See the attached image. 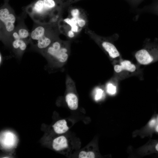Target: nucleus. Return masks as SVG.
<instances>
[{
  "label": "nucleus",
  "instance_id": "1",
  "mask_svg": "<svg viewBox=\"0 0 158 158\" xmlns=\"http://www.w3.org/2000/svg\"><path fill=\"white\" fill-rule=\"evenodd\" d=\"M60 32L58 25L35 23L30 34L32 48L41 54L59 37Z\"/></svg>",
  "mask_w": 158,
  "mask_h": 158
},
{
  "label": "nucleus",
  "instance_id": "2",
  "mask_svg": "<svg viewBox=\"0 0 158 158\" xmlns=\"http://www.w3.org/2000/svg\"><path fill=\"white\" fill-rule=\"evenodd\" d=\"M64 8L60 0H36L25 7L24 11L35 23H49L54 13Z\"/></svg>",
  "mask_w": 158,
  "mask_h": 158
},
{
  "label": "nucleus",
  "instance_id": "3",
  "mask_svg": "<svg viewBox=\"0 0 158 158\" xmlns=\"http://www.w3.org/2000/svg\"><path fill=\"white\" fill-rule=\"evenodd\" d=\"M69 44L59 37L41 53L46 59L50 68L62 66L67 61L69 55Z\"/></svg>",
  "mask_w": 158,
  "mask_h": 158
},
{
  "label": "nucleus",
  "instance_id": "4",
  "mask_svg": "<svg viewBox=\"0 0 158 158\" xmlns=\"http://www.w3.org/2000/svg\"><path fill=\"white\" fill-rule=\"evenodd\" d=\"M18 20L13 9L5 2L0 8V39L3 42L14 30Z\"/></svg>",
  "mask_w": 158,
  "mask_h": 158
},
{
  "label": "nucleus",
  "instance_id": "5",
  "mask_svg": "<svg viewBox=\"0 0 158 158\" xmlns=\"http://www.w3.org/2000/svg\"><path fill=\"white\" fill-rule=\"evenodd\" d=\"M4 43L10 49L16 58L20 59L30 42L23 39L18 38L8 39Z\"/></svg>",
  "mask_w": 158,
  "mask_h": 158
},
{
  "label": "nucleus",
  "instance_id": "6",
  "mask_svg": "<svg viewBox=\"0 0 158 158\" xmlns=\"http://www.w3.org/2000/svg\"><path fill=\"white\" fill-rule=\"evenodd\" d=\"M16 141L15 135L10 131L4 132L1 135V144L4 148L10 149L12 147L15 145Z\"/></svg>",
  "mask_w": 158,
  "mask_h": 158
},
{
  "label": "nucleus",
  "instance_id": "7",
  "mask_svg": "<svg viewBox=\"0 0 158 158\" xmlns=\"http://www.w3.org/2000/svg\"><path fill=\"white\" fill-rule=\"evenodd\" d=\"M135 56L138 61L140 63L146 65L151 63L153 60V57L146 50H140L135 54Z\"/></svg>",
  "mask_w": 158,
  "mask_h": 158
},
{
  "label": "nucleus",
  "instance_id": "8",
  "mask_svg": "<svg viewBox=\"0 0 158 158\" xmlns=\"http://www.w3.org/2000/svg\"><path fill=\"white\" fill-rule=\"evenodd\" d=\"M102 45L103 48L107 52L109 56L112 58H115L119 56L120 54L115 46L107 41H102Z\"/></svg>",
  "mask_w": 158,
  "mask_h": 158
},
{
  "label": "nucleus",
  "instance_id": "9",
  "mask_svg": "<svg viewBox=\"0 0 158 158\" xmlns=\"http://www.w3.org/2000/svg\"><path fill=\"white\" fill-rule=\"evenodd\" d=\"M68 147L67 141L64 136H59L53 141L52 147L56 151H59L66 148Z\"/></svg>",
  "mask_w": 158,
  "mask_h": 158
},
{
  "label": "nucleus",
  "instance_id": "10",
  "mask_svg": "<svg viewBox=\"0 0 158 158\" xmlns=\"http://www.w3.org/2000/svg\"><path fill=\"white\" fill-rule=\"evenodd\" d=\"M65 100L70 109L75 110L78 108V99L75 94L71 92L68 93L66 96Z\"/></svg>",
  "mask_w": 158,
  "mask_h": 158
},
{
  "label": "nucleus",
  "instance_id": "11",
  "mask_svg": "<svg viewBox=\"0 0 158 158\" xmlns=\"http://www.w3.org/2000/svg\"><path fill=\"white\" fill-rule=\"evenodd\" d=\"M136 69L135 66L131 63L129 61L125 60L121 63V65H116L114 66V71L119 73L123 70H125L131 72L134 71Z\"/></svg>",
  "mask_w": 158,
  "mask_h": 158
},
{
  "label": "nucleus",
  "instance_id": "12",
  "mask_svg": "<svg viewBox=\"0 0 158 158\" xmlns=\"http://www.w3.org/2000/svg\"><path fill=\"white\" fill-rule=\"evenodd\" d=\"M52 126L55 133L59 134L65 133L69 129L66 122L64 119L58 121Z\"/></svg>",
  "mask_w": 158,
  "mask_h": 158
},
{
  "label": "nucleus",
  "instance_id": "13",
  "mask_svg": "<svg viewBox=\"0 0 158 158\" xmlns=\"http://www.w3.org/2000/svg\"><path fill=\"white\" fill-rule=\"evenodd\" d=\"M68 10L71 16L72 17L78 18L80 17V14L82 11V9L77 7H68Z\"/></svg>",
  "mask_w": 158,
  "mask_h": 158
},
{
  "label": "nucleus",
  "instance_id": "14",
  "mask_svg": "<svg viewBox=\"0 0 158 158\" xmlns=\"http://www.w3.org/2000/svg\"><path fill=\"white\" fill-rule=\"evenodd\" d=\"M79 157L80 158H94L95 155L94 153L92 152H86L82 151L79 154Z\"/></svg>",
  "mask_w": 158,
  "mask_h": 158
},
{
  "label": "nucleus",
  "instance_id": "15",
  "mask_svg": "<svg viewBox=\"0 0 158 158\" xmlns=\"http://www.w3.org/2000/svg\"><path fill=\"white\" fill-rule=\"evenodd\" d=\"M107 91L110 95H114L116 92V87L111 83H108L107 86Z\"/></svg>",
  "mask_w": 158,
  "mask_h": 158
},
{
  "label": "nucleus",
  "instance_id": "16",
  "mask_svg": "<svg viewBox=\"0 0 158 158\" xmlns=\"http://www.w3.org/2000/svg\"><path fill=\"white\" fill-rule=\"evenodd\" d=\"M95 92V98L96 101H98L102 97L104 94V91L102 89L99 88L96 89Z\"/></svg>",
  "mask_w": 158,
  "mask_h": 158
},
{
  "label": "nucleus",
  "instance_id": "17",
  "mask_svg": "<svg viewBox=\"0 0 158 158\" xmlns=\"http://www.w3.org/2000/svg\"><path fill=\"white\" fill-rule=\"evenodd\" d=\"M65 8L70 6L72 4L80 0H60Z\"/></svg>",
  "mask_w": 158,
  "mask_h": 158
},
{
  "label": "nucleus",
  "instance_id": "18",
  "mask_svg": "<svg viewBox=\"0 0 158 158\" xmlns=\"http://www.w3.org/2000/svg\"><path fill=\"white\" fill-rule=\"evenodd\" d=\"M86 21L85 19L80 16L79 17L77 20V24L80 28H83L85 26L86 24Z\"/></svg>",
  "mask_w": 158,
  "mask_h": 158
},
{
  "label": "nucleus",
  "instance_id": "19",
  "mask_svg": "<svg viewBox=\"0 0 158 158\" xmlns=\"http://www.w3.org/2000/svg\"><path fill=\"white\" fill-rule=\"evenodd\" d=\"M64 32L65 33L67 36L70 38H72L75 36V32L73 31L71 29H68L64 31Z\"/></svg>",
  "mask_w": 158,
  "mask_h": 158
},
{
  "label": "nucleus",
  "instance_id": "20",
  "mask_svg": "<svg viewBox=\"0 0 158 158\" xmlns=\"http://www.w3.org/2000/svg\"><path fill=\"white\" fill-rule=\"evenodd\" d=\"M71 29L74 32H79V28L78 25L77 24H75L71 28Z\"/></svg>",
  "mask_w": 158,
  "mask_h": 158
},
{
  "label": "nucleus",
  "instance_id": "21",
  "mask_svg": "<svg viewBox=\"0 0 158 158\" xmlns=\"http://www.w3.org/2000/svg\"><path fill=\"white\" fill-rule=\"evenodd\" d=\"M131 4L133 5L138 4L142 0H128Z\"/></svg>",
  "mask_w": 158,
  "mask_h": 158
},
{
  "label": "nucleus",
  "instance_id": "22",
  "mask_svg": "<svg viewBox=\"0 0 158 158\" xmlns=\"http://www.w3.org/2000/svg\"><path fill=\"white\" fill-rule=\"evenodd\" d=\"M156 121L155 119H152L150 121L149 125L150 127H152L155 125L156 123Z\"/></svg>",
  "mask_w": 158,
  "mask_h": 158
},
{
  "label": "nucleus",
  "instance_id": "23",
  "mask_svg": "<svg viewBox=\"0 0 158 158\" xmlns=\"http://www.w3.org/2000/svg\"><path fill=\"white\" fill-rule=\"evenodd\" d=\"M2 55H1V53H0V65H1V64L2 63Z\"/></svg>",
  "mask_w": 158,
  "mask_h": 158
},
{
  "label": "nucleus",
  "instance_id": "24",
  "mask_svg": "<svg viewBox=\"0 0 158 158\" xmlns=\"http://www.w3.org/2000/svg\"><path fill=\"white\" fill-rule=\"evenodd\" d=\"M155 130L157 132H158V123L156 127Z\"/></svg>",
  "mask_w": 158,
  "mask_h": 158
},
{
  "label": "nucleus",
  "instance_id": "25",
  "mask_svg": "<svg viewBox=\"0 0 158 158\" xmlns=\"http://www.w3.org/2000/svg\"><path fill=\"white\" fill-rule=\"evenodd\" d=\"M155 149L158 152V143L155 146Z\"/></svg>",
  "mask_w": 158,
  "mask_h": 158
},
{
  "label": "nucleus",
  "instance_id": "26",
  "mask_svg": "<svg viewBox=\"0 0 158 158\" xmlns=\"http://www.w3.org/2000/svg\"><path fill=\"white\" fill-rule=\"evenodd\" d=\"M5 1V2H7L8 3V0H4Z\"/></svg>",
  "mask_w": 158,
  "mask_h": 158
},
{
  "label": "nucleus",
  "instance_id": "27",
  "mask_svg": "<svg viewBox=\"0 0 158 158\" xmlns=\"http://www.w3.org/2000/svg\"><path fill=\"white\" fill-rule=\"evenodd\" d=\"M157 123H158V116L157 117Z\"/></svg>",
  "mask_w": 158,
  "mask_h": 158
}]
</instances>
